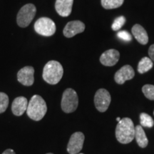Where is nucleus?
Wrapping results in <instances>:
<instances>
[{
    "label": "nucleus",
    "mask_w": 154,
    "mask_h": 154,
    "mask_svg": "<svg viewBox=\"0 0 154 154\" xmlns=\"http://www.w3.org/2000/svg\"><path fill=\"white\" fill-rule=\"evenodd\" d=\"M131 33L138 43L146 45L149 42V36L143 26L140 24H135L131 29Z\"/></svg>",
    "instance_id": "2eb2a0df"
},
{
    "label": "nucleus",
    "mask_w": 154,
    "mask_h": 154,
    "mask_svg": "<svg viewBox=\"0 0 154 154\" xmlns=\"http://www.w3.org/2000/svg\"><path fill=\"white\" fill-rule=\"evenodd\" d=\"M85 30V24L81 21H72L66 24L63 29V34L67 38H72L76 34L82 33Z\"/></svg>",
    "instance_id": "9d476101"
},
{
    "label": "nucleus",
    "mask_w": 154,
    "mask_h": 154,
    "mask_svg": "<svg viewBox=\"0 0 154 154\" xmlns=\"http://www.w3.org/2000/svg\"><path fill=\"white\" fill-rule=\"evenodd\" d=\"M153 66V61L149 57H143L140 59L138 65V72L139 74H145L151 70Z\"/></svg>",
    "instance_id": "f3484780"
},
{
    "label": "nucleus",
    "mask_w": 154,
    "mask_h": 154,
    "mask_svg": "<svg viewBox=\"0 0 154 154\" xmlns=\"http://www.w3.org/2000/svg\"><path fill=\"white\" fill-rule=\"evenodd\" d=\"M47 154H54V153H47Z\"/></svg>",
    "instance_id": "bb28decb"
},
{
    "label": "nucleus",
    "mask_w": 154,
    "mask_h": 154,
    "mask_svg": "<svg viewBox=\"0 0 154 154\" xmlns=\"http://www.w3.org/2000/svg\"><path fill=\"white\" fill-rule=\"evenodd\" d=\"M2 154H16L12 149H7L3 152Z\"/></svg>",
    "instance_id": "393cba45"
},
{
    "label": "nucleus",
    "mask_w": 154,
    "mask_h": 154,
    "mask_svg": "<svg viewBox=\"0 0 154 154\" xmlns=\"http://www.w3.org/2000/svg\"><path fill=\"white\" fill-rule=\"evenodd\" d=\"M120 59V53L116 49H109L102 54L100 57V62L106 66H113Z\"/></svg>",
    "instance_id": "f8f14e48"
},
{
    "label": "nucleus",
    "mask_w": 154,
    "mask_h": 154,
    "mask_svg": "<svg viewBox=\"0 0 154 154\" xmlns=\"http://www.w3.org/2000/svg\"><path fill=\"white\" fill-rule=\"evenodd\" d=\"M153 114H154V111H153Z\"/></svg>",
    "instance_id": "c85d7f7f"
},
{
    "label": "nucleus",
    "mask_w": 154,
    "mask_h": 154,
    "mask_svg": "<svg viewBox=\"0 0 154 154\" xmlns=\"http://www.w3.org/2000/svg\"><path fill=\"white\" fill-rule=\"evenodd\" d=\"M28 106V101L24 96L17 97L12 102L11 111L17 116H20L24 114Z\"/></svg>",
    "instance_id": "4468645a"
},
{
    "label": "nucleus",
    "mask_w": 154,
    "mask_h": 154,
    "mask_svg": "<svg viewBox=\"0 0 154 154\" xmlns=\"http://www.w3.org/2000/svg\"><path fill=\"white\" fill-rule=\"evenodd\" d=\"M34 69L32 66H25L17 73V80L24 86H30L34 82Z\"/></svg>",
    "instance_id": "1a4fd4ad"
},
{
    "label": "nucleus",
    "mask_w": 154,
    "mask_h": 154,
    "mask_svg": "<svg viewBox=\"0 0 154 154\" xmlns=\"http://www.w3.org/2000/svg\"><path fill=\"white\" fill-rule=\"evenodd\" d=\"M121 120V118H119V117H118V118L116 119V121H118V122H119V121H120Z\"/></svg>",
    "instance_id": "a878e982"
},
{
    "label": "nucleus",
    "mask_w": 154,
    "mask_h": 154,
    "mask_svg": "<svg viewBox=\"0 0 154 154\" xmlns=\"http://www.w3.org/2000/svg\"><path fill=\"white\" fill-rule=\"evenodd\" d=\"M134 138H136L138 145L140 148H146L149 143V140H148L145 131L143 129V127L139 125L135 126Z\"/></svg>",
    "instance_id": "dca6fc26"
},
{
    "label": "nucleus",
    "mask_w": 154,
    "mask_h": 154,
    "mask_svg": "<svg viewBox=\"0 0 154 154\" xmlns=\"http://www.w3.org/2000/svg\"><path fill=\"white\" fill-rule=\"evenodd\" d=\"M63 74V69L59 61H49L43 69L44 80L48 84L55 85L60 82Z\"/></svg>",
    "instance_id": "7ed1b4c3"
},
{
    "label": "nucleus",
    "mask_w": 154,
    "mask_h": 154,
    "mask_svg": "<svg viewBox=\"0 0 154 154\" xmlns=\"http://www.w3.org/2000/svg\"><path fill=\"white\" fill-rule=\"evenodd\" d=\"M9 106V97L7 94L0 92V113H4Z\"/></svg>",
    "instance_id": "412c9836"
},
{
    "label": "nucleus",
    "mask_w": 154,
    "mask_h": 154,
    "mask_svg": "<svg viewBox=\"0 0 154 154\" xmlns=\"http://www.w3.org/2000/svg\"><path fill=\"white\" fill-rule=\"evenodd\" d=\"M119 38H120L121 39L124 40L126 42H130L132 40V36L131 35V34L128 33L126 31H120L117 34Z\"/></svg>",
    "instance_id": "5701e85b"
},
{
    "label": "nucleus",
    "mask_w": 154,
    "mask_h": 154,
    "mask_svg": "<svg viewBox=\"0 0 154 154\" xmlns=\"http://www.w3.org/2000/svg\"><path fill=\"white\" fill-rule=\"evenodd\" d=\"M111 101L109 92L105 88H100L96 92L94 96V104L98 111L105 112L110 105Z\"/></svg>",
    "instance_id": "0eeeda50"
},
{
    "label": "nucleus",
    "mask_w": 154,
    "mask_h": 154,
    "mask_svg": "<svg viewBox=\"0 0 154 154\" xmlns=\"http://www.w3.org/2000/svg\"><path fill=\"white\" fill-rule=\"evenodd\" d=\"M47 111V103L42 96L34 95L31 98L26 109V114L31 119L36 121L42 120Z\"/></svg>",
    "instance_id": "f03ea898"
},
{
    "label": "nucleus",
    "mask_w": 154,
    "mask_h": 154,
    "mask_svg": "<svg viewBox=\"0 0 154 154\" xmlns=\"http://www.w3.org/2000/svg\"><path fill=\"white\" fill-rule=\"evenodd\" d=\"M149 55L150 59L154 61V44H152L151 47H150L149 49Z\"/></svg>",
    "instance_id": "b1692460"
},
{
    "label": "nucleus",
    "mask_w": 154,
    "mask_h": 154,
    "mask_svg": "<svg viewBox=\"0 0 154 154\" xmlns=\"http://www.w3.org/2000/svg\"><path fill=\"white\" fill-rule=\"evenodd\" d=\"M140 126L143 127L151 128L154 125V121L151 116L146 113H142L140 115Z\"/></svg>",
    "instance_id": "6ab92c4d"
},
{
    "label": "nucleus",
    "mask_w": 154,
    "mask_h": 154,
    "mask_svg": "<svg viewBox=\"0 0 154 154\" xmlns=\"http://www.w3.org/2000/svg\"><path fill=\"white\" fill-rule=\"evenodd\" d=\"M134 76L135 72L132 66L130 65H125L116 72L114 80L118 84H123L126 81L132 79Z\"/></svg>",
    "instance_id": "9b49d317"
},
{
    "label": "nucleus",
    "mask_w": 154,
    "mask_h": 154,
    "mask_svg": "<svg viewBox=\"0 0 154 154\" xmlns=\"http://www.w3.org/2000/svg\"><path fill=\"white\" fill-rule=\"evenodd\" d=\"M56 24L53 20L48 17L39 18L34 24V29L40 35L51 36L56 32Z\"/></svg>",
    "instance_id": "423d86ee"
},
{
    "label": "nucleus",
    "mask_w": 154,
    "mask_h": 154,
    "mask_svg": "<svg viewBox=\"0 0 154 154\" xmlns=\"http://www.w3.org/2000/svg\"><path fill=\"white\" fill-rule=\"evenodd\" d=\"M126 18L124 16H121L117 17L116 19H114L113 21L112 26H111V29L113 31H119L120 29L124 26L125 23H126Z\"/></svg>",
    "instance_id": "4be33fe9"
},
{
    "label": "nucleus",
    "mask_w": 154,
    "mask_h": 154,
    "mask_svg": "<svg viewBox=\"0 0 154 154\" xmlns=\"http://www.w3.org/2000/svg\"><path fill=\"white\" fill-rule=\"evenodd\" d=\"M124 0H101V6L106 9H116L124 4Z\"/></svg>",
    "instance_id": "a211bd4d"
},
{
    "label": "nucleus",
    "mask_w": 154,
    "mask_h": 154,
    "mask_svg": "<svg viewBox=\"0 0 154 154\" xmlns=\"http://www.w3.org/2000/svg\"><path fill=\"white\" fill-rule=\"evenodd\" d=\"M85 136L82 132L73 134L67 146V151L69 154H78L82 150Z\"/></svg>",
    "instance_id": "6e6552de"
},
{
    "label": "nucleus",
    "mask_w": 154,
    "mask_h": 154,
    "mask_svg": "<svg viewBox=\"0 0 154 154\" xmlns=\"http://www.w3.org/2000/svg\"><path fill=\"white\" fill-rule=\"evenodd\" d=\"M79 154H84V153H79Z\"/></svg>",
    "instance_id": "cd10ccee"
},
{
    "label": "nucleus",
    "mask_w": 154,
    "mask_h": 154,
    "mask_svg": "<svg viewBox=\"0 0 154 154\" xmlns=\"http://www.w3.org/2000/svg\"><path fill=\"white\" fill-rule=\"evenodd\" d=\"M74 0H57L55 9L61 17H66L71 14L72 11Z\"/></svg>",
    "instance_id": "ddd939ff"
},
{
    "label": "nucleus",
    "mask_w": 154,
    "mask_h": 154,
    "mask_svg": "<svg viewBox=\"0 0 154 154\" xmlns=\"http://www.w3.org/2000/svg\"><path fill=\"white\" fill-rule=\"evenodd\" d=\"M142 91L148 99L154 101V85L146 84L142 87Z\"/></svg>",
    "instance_id": "aec40b11"
},
{
    "label": "nucleus",
    "mask_w": 154,
    "mask_h": 154,
    "mask_svg": "<svg viewBox=\"0 0 154 154\" xmlns=\"http://www.w3.org/2000/svg\"><path fill=\"white\" fill-rule=\"evenodd\" d=\"M135 136V126L129 118H124L119 121L116 128V137L123 144L129 143Z\"/></svg>",
    "instance_id": "f257e3e1"
},
{
    "label": "nucleus",
    "mask_w": 154,
    "mask_h": 154,
    "mask_svg": "<svg viewBox=\"0 0 154 154\" xmlns=\"http://www.w3.org/2000/svg\"><path fill=\"white\" fill-rule=\"evenodd\" d=\"M79 105V97L76 92L72 88H66L61 99V109L63 112L69 113L76 110Z\"/></svg>",
    "instance_id": "20e7f679"
},
{
    "label": "nucleus",
    "mask_w": 154,
    "mask_h": 154,
    "mask_svg": "<svg viewBox=\"0 0 154 154\" xmlns=\"http://www.w3.org/2000/svg\"><path fill=\"white\" fill-rule=\"evenodd\" d=\"M36 11V7L32 4H27L23 6L17 17V22L19 26L22 28L28 26L35 17Z\"/></svg>",
    "instance_id": "39448f33"
}]
</instances>
